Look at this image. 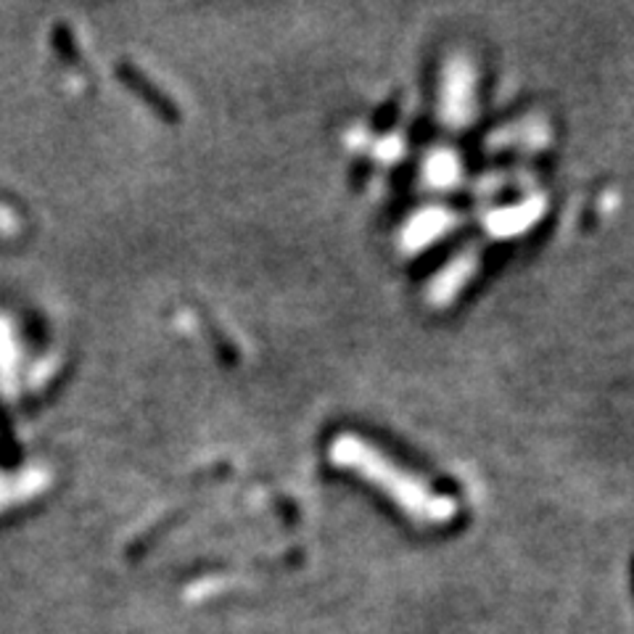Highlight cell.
<instances>
[{"label":"cell","instance_id":"obj_1","mask_svg":"<svg viewBox=\"0 0 634 634\" xmlns=\"http://www.w3.org/2000/svg\"><path fill=\"white\" fill-rule=\"evenodd\" d=\"M117 77H119V83H123L125 87H130V91L140 101H144V104L151 106L157 117L165 119V123H178V119H180L178 104H175V101L167 96V93L161 91V87H157V83H154V80H148L146 72H140L133 62H127V59H119V62H117Z\"/></svg>","mask_w":634,"mask_h":634},{"label":"cell","instance_id":"obj_3","mask_svg":"<svg viewBox=\"0 0 634 634\" xmlns=\"http://www.w3.org/2000/svg\"><path fill=\"white\" fill-rule=\"evenodd\" d=\"M630 584H632V598H634V556L630 561Z\"/></svg>","mask_w":634,"mask_h":634},{"label":"cell","instance_id":"obj_2","mask_svg":"<svg viewBox=\"0 0 634 634\" xmlns=\"http://www.w3.org/2000/svg\"><path fill=\"white\" fill-rule=\"evenodd\" d=\"M53 49H56V53L64 59V62L80 64L77 43H74L72 30L64 22H59L56 27H53Z\"/></svg>","mask_w":634,"mask_h":634}]
</instances>
